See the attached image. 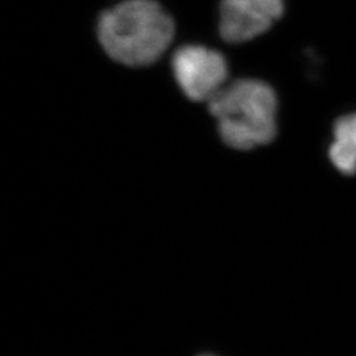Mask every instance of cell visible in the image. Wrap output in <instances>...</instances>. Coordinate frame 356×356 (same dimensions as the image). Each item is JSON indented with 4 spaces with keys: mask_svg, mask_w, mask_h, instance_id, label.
I'll return each instance as SVG.
<instances>
[{
    "mask_svg": "<svg viewBox=\"0 0 356 356\" xmlns=\"http://www.w3.org/2000/svg\"><path fill=\"white\" fill-rule=\"evenodd\" d=\"M220 140L235 151H252L275 140L277 97L267 82L241 78L223 86L207 102Z\"/></svg>",
    "mask_w": 356,
    "mask_h": 356,
    "instance_id": "cell-2",
    "label": "cell"
},
{
    "mask_svg": "<svg viewBox=\"0 0 356 356\" xmlns=\"http://www.w3.org/2000/svg\"><path fill=\"white\" fill-rule=\"evenodd\" d=\"M202 356H213V355H202Z\"/></svg>",
    "mask_w": 356,
    "mask_h": 356,
    "instance_id": "cell-7",
    "label": "cell"
},
{
    "mask_svg": "<svg viewBox=\"0 0 356 356\" xmlns=\"http://www.w3.org/2000/svg\"><path fill=\"white\" fill-rule=\"evenodd\" d=\"M172 73L182 94L193 102H209L227 85L229 64L220 51L188 44L173 53Z\"/></svg>",
    "mask_w": 356,
    "mask_h": 356,
    "instance_id": "cell-3",
    "label": "cell"
},
{
    "mask_svg": "<svg viewBox=\"0 0 356 356\" xmlns=\"http://www.w3.org/2000/svg\"><path fill=\"white\" fill-rule=\"evenodd\" d=\"M176 24L156 0H124L99 15L97 38L116 64L147 67L169 49Z\"/></svg>",
    "mask_w": 356,
    "mask_h": 356,
    "instance_id": "cell-1",
    "label": "cell"
},
{
    "mask_svg": "<svg viewBox=\"0 0 356 356\" xmlns=\"http://www.w3.org/2000/svg\"><path fill=\"white\" fill-rule=\"evenodd\" d=\"M275 20L245 0H222L218 29L223 41L243 44L259 38L273 26Z\"/></svg>",
    "mask_w": 356,
    "mask_h": 356,
    "instance_id": "cell-4",
    "label": "cell"
},
{
    "mask_svg": "<svg viewBox=\"0 0 356 356\" xmlns=\"http://www.w3.org/2000/svg\"><path fill=\"white\" fill-rule=\"evenodd\" d=\"M247 3L252 4L257 10L268 15L275 22L279 20L284 15L285 1L284 0H245Z\"/></svg>",
    "mask_w": 356,
    "mask_h": 356,
    "instance_id": "cell-6",
    "label": "cell"
},
{
    "mask_svg": "<svg viewBox=\"0 0 356 356\" xmlns=\"http://www.w3.org/2000/svg\"><path fill=\"white\" fill-rule=\"evenodd\" d=\"M332 165L341 173H356V113L346 115L334 126V140L329 148Z\"/></svg>",
    "mask_w": 356,
    "mask_h": 356,
    "instance_id": "cell-5",
    "label": "cell"
}]
</instances>
